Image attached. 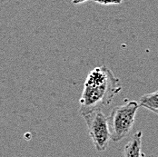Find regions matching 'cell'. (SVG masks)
<instances>
[{"label":"cell","mask_w":158,"mask_h":157,"mask_svg":"<svg viewBox=\"0 0 158 157\" xmlns=\"http://www.w3.org/2000/svg\"><path fill=\"white\" fill-rule=\"evenodd\" d=\"M93 1L103 6H111V5H119L124 0H93Z\"/></svg>","instance_id":"obj_6"},{"label":"cell","mask_w":158,"mask_h":157,"mask_svg":"<svg viewBox=\"0 0 158 157\" xmlns=\"http://www.w3.org/2000/svg\"><path fill=\"white\" fill-rule=\"evenodd\" d=\"M139 106L158 114V90L143 94L138 101Z\"/></svg>","instance_id":"obj_5"},{"label":"cell","mask_w":158,"mask_h":157,"mask_svg":"<svg viewBox=\"0 0 158 157\" xmlns=\"http://www.w3.org/2000/svg\"><path fill=\"white\" fill-rule=\"evenodd\" d=\"M88 128V133L96 151L104 152L111 140L108 118L101 110H95L83 115Z\"/></svg>","instance_id":"obj_3"},{"label":"cell","mask_w":158,"mask_h":157,"mask_svg":"<svg viewBox=\"0 0 158 157\" xmlns=\"http://www.w3.org/2000/svg\"><path fill=\"white\" fill-rule=\"evenodd\" d=\"M120 80L106 65L97 66L87 75L79 100V113L83 115L109 105L120 93Z\"/></svg>","instance_id":"obj_1"},{"label":"cell","mask_w":158,"mask_h":157,"mask_svg":"<svg viewBox=\"0 0 158 157\" xmlns=\"http://www.w3.org/2000/svg\"><path fill=\"white\" fill-rule=\"evenodd\" d=\"M142 132H136L126 144L123 157H143L142 152Z\"/></svg>","instance_id":"obj_4"},{"label":"cell","mask_w":158,"mask_h":157,"mask_svg":"<svg viewBox=\"0 0 158 157\" xmlns=\"http://www.w3.org/2000/svg\"><path fill=\"white\" fill-rule=\"evenodd\" d=\"M87 1H89V0H72V3L74 5H79V4H82V3H85Z\"/></svg>","instance_id":"obj_7"},{"label":"cell","mask_w":158,"mask_h":157,"mask_svg":"<svg viewBox=\"0 0 158 157\" xmlns=\"http://www.w3.org/2000/svg\"><path fill=\"white\" fill-rule=\"evenodd\" d=\"M138 108V102L126 100L123 105L112 109L108 117L112 141L117 143L129 134L133 129Z\"/></svg>","instance_id":"obj_2"}]
</instances>
